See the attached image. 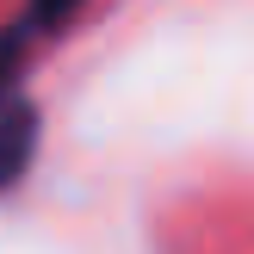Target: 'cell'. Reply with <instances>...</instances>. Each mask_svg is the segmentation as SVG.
Listing matches in <instances>:
<instances>
[{"label": "cell", "instance_id": "7a4b0ae2", "mask_svg": "<svg viewBox=\"0 0 254 254\" xmlns=\"http://www.w3.org/2000/svg\"><path fill=\"white\" fill-rule=\"evenodd\" d=\"M81 6H87V0H31V6H25V19H31L37 31H56V25H68Z\"/></svg>", "mask_w": 254, "mask_h": 254}, {"label": "cell", "instance_id": "6da1fadb", "mask_svg": "<svg viewBox=\"0 0 254 254\" xmlns=\"http://www.w3.org/2000/svg\"><path fill=\"white\" fill-rule=\"evenodd\" d=\"M31 155H37V112L6 93L0 99V192H12L25 180Z\"/></svg>", "mask_w": 254, "mask_h": 254}, {"label": "cell", "instance_id": "3957f363", "mask_svg": "<svg viewBox=\"0 0 254 254\" xmlns=\"http://www.w3.org/2000/svg\"><path fill=\"white\" fill-rule=\"evenodd\" d=\"M12 74H19V44H12V37H0V99L12 93Z\"/></svg>", "mask_w": 254, "mask_h": 254}]
</instances>
